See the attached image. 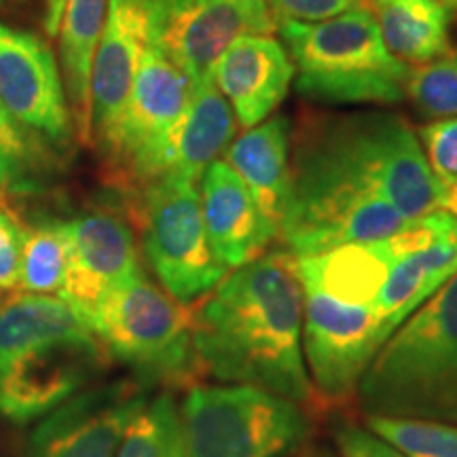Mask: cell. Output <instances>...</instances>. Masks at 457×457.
<instances>
[{
  "label": "cell",
  "mask_w": 457,
  "mask_h": 457,
  "mask_svg": "<svg viewBox=\"0 0 457 457\" xmlns=\"http://www.w3.org/2000/svg\"><path fill=\"white\" fill-rule=\"evenodd\" d=\"M392 112H305L290 140V188L278 236L296 259L379 242L409 220L384 195Z\"/></svg>",
  "instance_id": "obj_1"
},
{
  "label": "cell",
  "mask_w": 457,
  "mask_h": 457,
  "mask_svg": "<svg viewBox=\"0 0 457 457\" xmlns=\"http://www.w3.org/2000/svg\"><path fill=\"white\" fill-rule=\"evenodd\" d=\"M193 343L205 375L231 386L318 403L303 356V286L296 256L262 253L227 273L193 307Z\"/></svg>",
  "instance_id": "obj_2"
},
{
  "label": "cell",
  "mask_w": 457,
  "mask_h": 457,
  "mask_svg": "<svg viewBox=\"0 0 457 457\" xmlns=\"http://www.w3.org/2000/svg\"><path fill=\"white\" fill-rule=\"evenodd\" d=\"M100 341L64 299L20 293L0 307V415L28 424L87 384Z\"/></svg>",
  "instance_id": "obj_3"
},
{
  "label": "cell",
  "mask_w": 457,
  "mask_h": 457,
  "mask_svg": "<svg viewBox=\"0 0 457 457\" xmlns=\"http://www.w3.org/2000/svg\"><path fill=\"white\" fill-rule=\"evenodd\" d=\"M356 394L367 415L457 426V271L387 337Z\"/></svg>",
  "instance_id": "obj_4"
},
{
  "label": "cell",
  "mask_w": 457,
  "mask_h": 457,
  "mask_svg": "<svg viewBox=\"0 0 457 457\" xmlns=\"http://www.w3.org/2000/svg\"><path fill=\"white\" fill-rule=\"evenodd\" d=\"M296 91L330 104H394L411 68L386 49L373 13L358 7L324 21H279Z\"/></svg>",
  "instance_id": "obj_5"
},
{
  "label": "cell",
  "mask_w": 457,
  "mask_h": 457,
  "mask_svg": "<svg viewBox=\"0 0 457 457\" xmlns=\"http://www.w3.org/2000/svg\"><path fill=\"white\" fill-rule=\"evenodd\" d=\"M87 327L142 386L185 387L205 375L193 343V310L145 273L106 295Z\"/></svg>",
  "instance_id": "obj_6"
},
{
  "label": "cell",
  "mask_w": 457,
  "mask_h": 457,
  "mask_svg": "<svg viewBox=\"0 0 457 457\" xmlns=\"http://www.w3.org/2000/svg\"><path fill=\"white\" fill-rule=\"evenodd\" d=\"M182 457H286L303 449V404L250 386H195L180 407Z\"/></svg>",
  "instance_id": "obj_7"
},
{
  "label": "cell",
  "mask_w": 457,
  "mask_h": 457,
  "mask_svg": "<svg viewBox=\"0 0 457 457\" xmlns=\"http://www.w3.org/2000/svg\"><path fill=\"white\" fill-rule=\"evenodd\" d=\"M191 91V79L157 43L148 45L121 119L100 148L106 182L128 202L165 176L170 138L187 111Z\"/></svg>",
  "instance_id": "obj_8"
},
{
  "label": "cell",
  "mask_w": 457,
  "mask_h": 457,
  "mask_svg": "<svg viewBox=\"0 0 457 457\" xmlns=\"http://www.w3.org/2000/svg\"><path fill=\"white\" fill-rule=\"evenodd\" d=\"M145 256L162 288L180 303L202 299L227 276L205 233L197 182L165 176L128 202Z\"/></svg>",
  "instance_id": "obj_9"
},
{
  "label": "cell",
  "mask_w": 457,
  "mask_h": 457,
  "mask_svg": "<svg viewBox=\"0 0 457 457\" xmlns=\"http://www.w3.org/2000/svg\"><path fill=\"white\" fill-rule=\"evenodd\" d=\"M303 356L316 400L337 404L358 390L364 370L392 333L373 305L335 299L303 284Z\"/></svg>",
  "instance_id": "obj_10"
},
{
  "label": "cell",
  "mask_w": 457,
  "mask_h": 457,
  "mask_svg": "<svg viewBox=\"0 0 457 457\" xmlns=\"http://www.w3.org/2000/svg\"><path fill=\"white\" fill-rule=\"evenodd\" d=\"M0 102L17 123L55 148L74 138L64 81L54 49L37 34L0 21Z\"/></svg>",
  "instance_id": "obj_11"
},
{
  "label": "cell",
  "mask_w": 457,
  "mask_h": 457,
  "mask_svg": "<svg viewBox=\"0 0 457 457\" xmlns=\"http://www.w3.org/2000/svg\"><path fill=\"white\" fill-rule=\"evenodd\" d=\"M146 400L145 386L131 379L74 394L38 424L28 457H114Z\"/></svg>",
  "instance_id": "obj_12"
},
{
  "label": "cell",
  "mask_w": 457,
  "mask_h": 457,
  "mask_svg": "<svg viewBox=\"0 0 457 457\" xmlns=\"http://www.w3.org/2000/svg\"><path fill=\"white\" fill-rule=\"evenodd\" d=\"M62 228L66 237V276L57 296L87 327L91 313L106 295L145 273L138 245L128 220L108 212L79 214L62 222Z\"/></svg>",
  "instance_id": "obj_13"
},
{
  "label": "cell",
  "mask_w": 457,
  "mask_h": 457,
  "mask_svg": "<svg viewBox=\"0 0 457 457\" xmlns=\"http://www.w3.org/2000/svg\"><path fill=\"white\" fill-rule=\"evenodd\" d=\"M162 0H108V15L91 68V148L111 140L128 104L140 60L157 43Z\"/></svg>",
  "instance_id": "obj_14"
},
{
  "label": "cell",
  "mask_w": 457,
  "mask_h": 457,
  "mask_svg": "<svg viewBox=\"0 0 457 457\" xmlns=\"http://www.w3.org/2000/svg\"><path fill=\"white\" fill-rule=\"evenodd\" d=\"M244 34H254L248 15L231 0H162L157 45L191 79H214L225 51Z\"/></svg>",
  "instance_id": "obj_15"
},
{
  "label": "cell",
  "mask_w": 457,
  "mask_h": 457,
  "mask_svg": "<svg viewBox=\"0 0 457 457\" xmlns=\"http://www.w3.org/2000/svg\"><path fill=\"white\" fill-rule=\"evenodd\" d=\"M199 202L210 245L227 270L254 261L278 237L250 188L222 159L210 163L199 179Z\"/></svg>",
  "instance_id": "obj_16"
},
{
  "label": "cell",
  "mask_w": 457,
  "mask_h": 457,
  "mask_svg": "<svg viewBox=\"0 0 457 457\" xmlns=\"http://www.w3.org/2000/svg\"><path fill=\"white\" fill-rule=\"evenodd\" d=\"M295 66L288 51L267 34H244L214 68V83L244 129L265 121L288 96Z\"/></svg>",
  "instance_id": "obj_17"
},
{
  "label": "cell",
  "mask_w": 457,
  "mask_h": 457,
  "mask_svg": "<svg viewBox=\"0 0 457 457\" xmlns=\"http://www.w3.org/2000/svg\"><path fill=\"white\" fill-rule=\"evenodd\" d=\"M290 140L293 123L286 114H276L233 140L222 159L245 182L278 231L288 202Z\"/></svg>",
  "instance_id": "obj_18"
},
{
  "label": "cell",
  "mask_w": 457,
  "mask_h": 457,
  "mask_svg": "<svg viewBox=\"0 0 457 457\" xmlns=\"http://www.w3.org/2000/svg\"><path fill=\"white\" fill-rule=\"evenodd\" d=\"M236 129V112L214 79L193 85L187 111L170 138L165 176L199 182L205 168L231 145Z\"/></svg>",
  "instance_id": "obj_19"
},
{
  "label": "cell",
  "mask_w": 457,
  "mask_h": 457,
  "mask_svg": "<svg viewBox=\"0 0 457 457\" xmlns=\"http://www.w3.org/2000/svg\"><path fill=\"white\" fill-rule=\"evenodd\" d=\"M108 0H66L60 24V72L74 138L91 148V68L106 21Z\"/></svg>",
  "instance_id": "obj_20"
},
{
  "label": "cell",
  "mask_w": 457,
  "mask_h": 457,
  "mask_svg": "<svg viewBox=\"0 0 457 457\" xmlns=\"http://www.w3.org/2000/svg\"><path fill=\"white\" fill-rule=\"evenodd\" d=\"M384 242L345 244L313 256L296 259L303 284L316 286L335 299L353 305H373L392 270Z\"/></svg>",
  "instance_id": "obj_21"
},
{
  "label": "cell",
  "mask_w": 457,
  "mask_h": 457,
  "mask_svg": "<svg viewBox=\"0 0 457 457\" xmlns=\"http://www.w3.org/2000/svg\"><path fill=\"white\" fill-rule=\"evenodd\" d=\"M457 271V227L428 248L394 262L373 301L377 316L394 333Z\"/></svg>",
  "instance_id": "obj_22"
},
{
  "label": "cell",
  "mask_w": 457,
  "mask_h": 457,
  "mask_svg": "<svg viewBox=\"0 0 457 457\" xmlns=\"http://www.w3.org/2000/svg\"><path fill=\"white\" fill-rule=\"evenodd\" d=\"M386 49L403 64H428L451 54V13L434 0H367Z\"/></svg>",
  "instance_id": "obj_23"
},
{
  "label": "cell",
  "mask_w": 457,
  "mask_h": 457,
  "mask_svg": "<svg viewBox=\"0 0 457 457\" xmlns=\"http://www.w3.org/2000/svg\"><path fill=\"white\" fill-rule=\"evenodd\" d=\"M54 151L41 136L17 123L0 102V188L28 195L54 168Z\"/></svg>",
  "instance_id": "obj_24"
},
{
  "label": "cell",
  "mask_w": 457,
  "mask_h": 457,
  "mask_svg": "<svg viewBox=\"0 0 457 457\" xmlns=\"http://www.w3.org/2000/svg\"><path fill=\"white\" fill-rule=\"evenodd\" d=\"M114 457H182L180 409L170 394L146 400Z\"/></svg>",
  "instance_id": "obj_25"
},
{
  "label": "cell",
  "mask_w": 457,
  "mask_h": 457,
  "mask_svg": "<svg viewBox=\"0 0 457 457\" xmlns=\"http://www.w3.org/2000/svg\"><path fill=\"white\" fill-rule=\"evenodd\" d=\"M66 276V237L62 222L49 220L24 228L20 288L30 295H60Z\"/></svg>",
  "instance_id": "obj_26"
},
{
  "label": "cell",
  "mask_w": 457,
  "mask_h": 457,
  "mask_svg": "<svg viewBox=\"0 0 457 457\" xmlns=\"http://www.w3.org/2000/svg\"><path fill=\"white\" fill-rule=\"evenodd\" d=\"M367 428L407 457H457L455 424L367 415Z\"/></svg>",
  "instance_id": "obj_27"
},
{
  "label": "cell",
  "mask_w": 457,
  "mask_h": 457,
  "mask_svg": "<svg viewBox=\"0 0 457 457\" xmlns=\"http://www.w3.org/2000/svg\"><path fill=\"white\" fill-rule=\"evenodd\" d=\"M404 94L424 117H457V54L451 51L409 71Z\"/></svg>",
  "instance_id": "obj_28"
},
{
  "label": "cell",
  "mask_w": 457,
  "mask_h": 457,
  "mask_svg": "<svg viewBox=\"0 0 457 457\" xmlns=\"http://www.w3.org/2000/svg\"><path fill=\"white\" fill-rule=\"evenodd\" d=\"M434 179L441 191L457 188V117L438 119L420 128Z\"/></svg>",
  "instance_id": "obj_29"
},
{
  "label": "cell",
  "mask_w": 457,
  "mask_h": 457,
  "mask_svg": "<svg viewBox=\"0 0 457 457\" xmlns=\"http://www.w3.org/2000/svg\"><path fill=\"white\" fill-rule=\"evenodd\" d=\"M276 21H324L345 11L364 7L367 0H265Z\"/></svg>",
  "instance_id": "obj_30"
},
{
  "label": "cell",
  "mask_w": 457,
  "mask_h": 457,
  "mask_svg": "<svg viewBox=\"0 0 457 457\" xmlns=\"http://www.w3.org/2000/svg\"><path fill=\"white\" fill-rule=\"evenodd\" d=\"M333 443L341 457H407L369 428L341 420L333 428Z\"/></svg>",
  "instance_id": "obj_31"
},
{
  "label": "cell",
  "mask_w": 457,
  "mask_h": 457,
  "mask_svg": "<svg viewBox=\"0 0 457 457\" xmlns=\"http://www.w3.org/2000/svg\"><path fill=\"white\" fill-rule=\"evenodd\" d=\"M21 248H24V228L0 212V290H11L20 284Z\"/></svg>",
  "instance_id": "obj_32"
},
{
  "label": "cell",
  "mask_w": 457,
  "mask_h": 457,
  "mask_svg": "<svg viewBox=\"0 0 457 457\" xmlns=\"http://www.w3.org/2000/svg\"><path fill=\"white\" fill-rule=\"evenodd\" d=\"M231 3L248 15L254 34H270L276 30V21H273L265 0H231Z\"/></svg>",
  "instance_id": "obj_33"
},
{
  "label": "cell",
  "mask_w": 457,
  "mask_h": 457,
  "mask_svg": "<svg viewBox=\"0 0 457 457\" xmlns=\"http://www.w3.org/2000/svg\"><path fill=\"white\" fill-rule=\"evenodd\" d=\"M66 0H45V15H43V26L45 34L47 37H57V30H60L62 15H64Z\"/></svg>",
  "instance_id": "obj_34"
},
{
  "label": "cell",
  "mask_w": 457,
  "mask_h": 457,
  "mask_svg": "<svg viewBox=\"0 0 457 457\" xmlns=\"http://www.w3.org/2000/svg\"><path fill=\"white\" fill-rule=\"evenodd\" d=\"M443 210H447V212L457 220V188H451V191L443 193Z\"/></svg>",
  "instance_id": "obj_35"
},
{
  "label": "cell",
  "mask_w": 457,
  "mask_h": 457,
  "mask_svg": "<svg viewBox=\"0 0 457 457\" xmlns=\"http://www.w3.org/2000/svg\"><path fill=\"white\" fill-rule=\"evenodd\" d=\"M296 457H333V453L324 447H307V449H301V453Z\"/></svg>",
  "instance_id": "obj_36"
},
{
  "label": "cell",
  "mask_w": 457,
  "mask_h": 457,
  "mask_svg": "<svg viewBox=\"0 0 457 457\" xmlns=\"http://www.w3.org/2000/svg\"><path fill=\"white\" fill-rule=\"evenodd\" d=\"M436 4H441L443 9H447L449 13H457V0H434Z\"/></svg>",
  "instance_id": "obj_37"
}]
</instances>
